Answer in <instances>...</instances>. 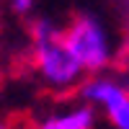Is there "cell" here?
Segmentation results:
<instances>
[{
    "label": "cell",
    "mask_w": 129,
    "mask_h": 129,
    "mask_svg": "<svg viewBox=\"0 0 129 129\" xmlns=\"http://www.w3.org/2000/svg\"><path fill=\"white\" fill-rule=\"evenodd\" d=\"M121 3H129V0H121Z\"/></svg>",
    "instance_id": "7"
},
{
    "label": "cell",
    "mask_w": 129,
    "mask_h": 129,
    "mask_svg": "<svg viewBox=\"0 0 129 129\" xmlns=\"http://www.w3.org/2000/svg\"><path fill=\"white\" fill-rule=\"evenodd\" d=\"M95 126V114L88 103L67 109L62 114H52L39 124V129H93Z\"/></svg>",
    "instance_id": "4"
},
{
    "label": "cell",
    "mask_w": 129,
    "mask_h": 129,
    "mask_svg": "<svg viewBox=\"0 0 129 129\" xmlns=\"http://www.w3.org/2000/svg\"><path fill=\"white\" fill-rule=\"evenodd\" d=\"M62 39L70 47V52L78 57V62L83 64L85 72L95 75L111 64V57H114L111 41H109V34H106L103 23L95 16H88V13L75 16L62 28Z\"/></svg>",
    "instance_id": "2"
},
{
    "label": "cell",
    "mask_w": 129,
    "mask_h": 129,
    "mask_svg": "<svg viewBox=\"0 0 129 129\" xmlns=\"http://www.w3.org/2000/svg\"><path fill=\"white\" fill-rule=\"evenodd\" d=\"M0 129H13V124H8V121H3V119H0Z\"/></svg>",
    "instance_id": "6"
},
{
    "label": "cell",
    "mask_w": 129,
    "mask_h": 129,
    "mask_svg": "<svg viewBox=\"0 0 129 129\" xmlns=\"http://www.w3.org/2000/svg\"><path fill=\"white\" fill-rule=\"evenodd\" d=\"M126 88H129V85H126Z\"/></svg>",
    "instance_id": "8"
},
{
    "label": "cell",
    "mask_w": 129,
    "mask_h": 129,
    "mask_svg": "<svg viewBox=\"0 0 129 129\" xmlns=\"http://www.w3.org/2000/svg\"><path fill=\"white\" fill-rule=\"evenodd\" d=\"M80 98L95 103L106 111L109 119L116 129H129V88L119 85L116 80L109 78H88L80 83Z\"/></svg>",
    "instance_id": "3"
},
{
    "label": "cell",
    "mask_w": 129,
    "mask_h": 129,
    "mask_svg": "<svg viewBox=\"0 0 129 129\" xmlns=\"http://www.w3.org/2000/svg\"><path fill=\"white\" fill-rule=\"evenodd\" d=\"M31 67L39 80L52 90H70L83 80V64L64 44L62 31L47 39L31 41Z\"/></svg>",
    "instance_id": "1"
},
{
    "label": "cell",
    "mask_w": 129,
    "mask_h": 129,
    "mask_svg": "<svg viewBox=\"0 0 129 129\" xmlns=\"http://www.w3.org/2000/svg\"><path fill=\"white\" fill-rule=\"evenodd\" d=\"M34 3L36 0H10V8H13V13H18V16H28L31 10H34Z\"/></svg>",
    "instance_id": "5"
}]
</instances>
